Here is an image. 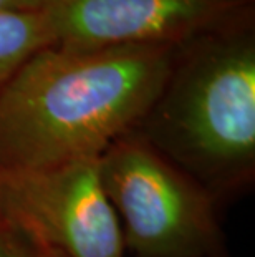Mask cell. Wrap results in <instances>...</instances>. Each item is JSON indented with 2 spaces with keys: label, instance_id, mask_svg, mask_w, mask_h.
Returning <instances> with one entry per match:
<instances>
[{
  "label": "cell",
  "instance_id": "obj_1",
  "mask_svg": "<svg viewBox=\"0 0 255 257\" xmlns=\"http://www.w3.org/2000/svg\"><path fill=\"white\" fill-rule=\"evenodd\" d=\"M171 45L34 53L0 93V171L101 156L169 85Z\"/></svg>",
  "mask_w": 255,
  "mask_h": 257
},
{
  "label": "cell",
  "instance_id": "obj_2",
  "mask_svg": "<svg viewBox=\"0 0 255 257\" xmlns=\"http://www.w3.org/2000/svg\"><path fill=\"white\" fill-rule=\"evenodd\" d=\"M101 181L139 257H200L214 244L207 196L149 145L118 138L101 155Z\"/></svg>",
  "mask_w": 255,
  "mask_h": 257
},
{
  "label": "cell",
  "instance_id": "obj_3",
  "mask_svg": "<svg viewBox=\"0 0 255 257\" xmlns=\"http://www.w3.org/2000/svg\"><path fill=\"white\" fill-rule=\"evenodd\" d=\"M0 216L62 257H123V227L101 181V156L0 171Z\"/></svg>",
  "mask_w": 255,
  "mask_h": 257
},
{
  "label": "cell",
  "instance_id": "obj_4",
  "mask_svg": "<svg viewBox=\"0 0 255 257\" xmlns=\"http://www.w3.org/2000/svg\"><path fill=\"white\" fill-rule=\"evenodd\" d=\"M171 121L184 148L207 166L250 165L255 155L252 43H230L199 60L176 93Z\"/></svg>",
  "mask_w": 255,
  "mask_h": 257
},
{
  "label": "cell",
  "instance_id": "obj_5",
  "mask_svg": "<svg viewBox=\"0 0 255 257\" xmlns=\"http://www.w3.org/2000/svg\"><path fill=\"white\" fill-rule=\"evenodd\" d=\"M234 0H55L45 10L55 45H172L212 25Z\"/></svg>",
  "mask_w": 255,
  "mask_h": 257
},
{
  "label": "cell",
  "instance_id": "obj_6",
  "mask_svg": "<svg viewBox=\"0 0 255 257\" xmlns=\"http://www.w3.org/2000/svg\"><path fill=\"white\" fill-rule=\"evenodd\" d=\"M55 45L45 12L0 14V93L34 53Z\"/></svg>",
  "mask_w": 255,
  "mask_h": 257
},
{
  "label": "cell",
  "instance_id": "obj_7",
  "mask_svg": "<svg viewBox=\"0 0 255 257\" xmlns=\"http://www.w3.org/2000/svg\"><path fill=\"white\" fill-rule=\"evenodd\" d=\"M0 257H62L27 237L5 221H0Z\"/></svg>",
  "mask_w": 255,
  "mask_h": 257
},
{
  "label": "cell",
  "instance_id": "obj_8",
  "mask_svg": "<svg viewBox=\"0 0 255 257\" xmlns=\"http://www.w3.org/2000/svg\"><path fill=\"white\" fill-rule=\"evenodd\" d=\"M55 0H0V14L45 12Z\"/></svg>",
  "mask_w": 255,
  "mask_h": 257
},
{
  "label": "cell",
  "instance_id": "obj_9",
  "mask_svg": "<svg viewBox=\"0 0 255 257\" xmlns=\"http://www.w3.org/2000/svg\"><path fill=\"white\" fill-rule=\"evenodd\" d=\"M0 221H4V219H2V216H0Z\"/></svg>",
  "mask_w": 255,
  "mask_h": 257
}]
</instances>
